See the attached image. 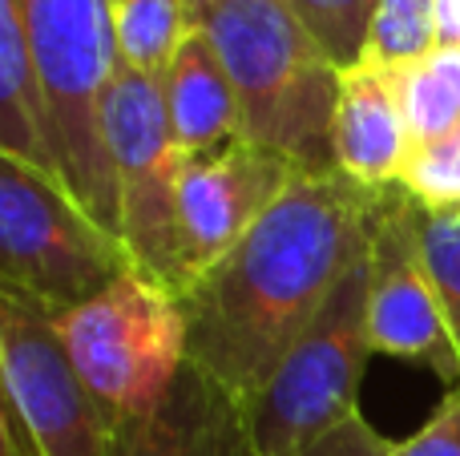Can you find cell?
Instances as JSON below:
<instances>
[{"mask_svg":"<svg viewBox=\"0 0 460 456\" xmlns=\"http://www.w3.org/2000/svg\"><path fill=\"white\" fill-rule=\"evenodd\" d=\"M388 190L343 170H299L259 226L182 291L190 368L238 412L372 250Z\"/></svg>","mask_w":460,"mask_h":456,"instance_id":"6da1fadb","label":"cell"},{"mask_svg":"<svg viewBox=\"0 0 460 456\" xmlns=\"http://www.w3.org/2000/svg\"><path fill=\"white\" fill-rule=\"evenodd\" d=\"M199 29L234 81L246 142L299 170H332L343 69L283 0H199Z\"/></svg>","mask_w":460,"mask_h":456,"instance_id":"7a4b0ae2","label":"cell"},{"mask_svg":"<svg viewBox=\"0 0 460 456\" xmlns=\"http://www.w3.org/2000/svg\"><path fill=\"white\" fill-rule=\"evenodd\" d=\"M53 118L61 182L102 226L121 234L118 182L102 129V101L118 73L113 0H13Z\"/></svg>","mask_w":460,"mask_h":456,"instance_id":"3957f363","label":"cell"},{"mask_svg":"<svg viewBox=\"0 0 460 456\" xmlns=\"http://www.w3.org/2000/svg\"><path fill=\"white\" fill-rule=\"evenodd\" d=\"M129 267L121 234L97 223L61 178L0 153V295L61 320Z\"/></svg>","mask_w":460,"mask_h":456,"instance_id":"277c9868","label":"cell"},{"mask_svg":"<svg viewBox=\"0 0 460 456\" xmlns=\"http://www.w3.org/2000/svg\"><path fill=\"white\" fill-rule=\"evenodd\" d=\"M367 255L343 275L262 392L238 412L246 456H303L359 412V384L376 355L367 331Z\"/></svg>","mask_w":460,"mask_h":456,"instance_id":"5b68a950","label":"cell"},{"mask_svg":"<svg viewBox=\"0 0 460 456\" xmlns=\"http://www.w3.org/2000/svg\"><path fill=\"white\" fill-rule=\"evenodd\" d=\"M53 323L77 376L113 425L154 412L190 368L182 299L142 267H129L102 295Z\"/></svg>","mask_w":460,"mask_h":456,"instance_id":"8992f818","label":"cell"},{"mask_svg":"<svg viewBox=\"0 0 460 456\" xmlns=\"http://www.w3.org/2000/svg\"><path fill=\"white\" fill-rule=\"evenodd\" d=\"M102 129L118 182L121 242L134 267L182 291V242H178V186H182V150L166 110V89L158 77L118 65L102 101Z\"/></svg>","mask_w":460,"mask_h":456,"instance_id":"52a82bcc","label":"cell"},{"mask_svg":"<svg viewBox=\"0 0 460 456\" xmlns=\"http://www.w3.org/2000/svg\"><path fill=\"white\" fill-rule=\"evenodd\" d=\"M4 436L24 456H113V420L77 376L53 315L0 295Z\"/></svg>","mask_w":460,"mask_h":456,"instance_id":"ba28073f","label":"cell"},{"mask_svg":"<svg viewBox=\"0 0 460 456\" xmlns=\"http://www.w3.org/2000/svg\"><path fill=\"white\" fill-rule=\"evenodd\" d=\"M367 331L376 355L429 368L440 384L460 388V355L420 247V206L400 186L388 190L367 250Z\"/></svg>","mask_w":460,"mask_h":456,"instance_id":"9c48e42d","label":"cell"},{"mask_svg":"<svg viewBox=\"0 0 460 456\" xmlns=\"http://www.w3.org/2000/svg\"><path fill=\"white\" fill-rule=\"evenodd\" d=\"M295 174H299V166L291 158L246 142V137L186 162L182 186H178L182 291L215 263H223L267 218V210L283 198Z\"/></svg>","mask_w":460,"mask_h":456,"instance_id":"30bf717a","label":"cell"},{"mask_svg":"<svg viewBox=\"0 0 460 456\" xmlns=\"http://www.w3.org/2000/svg\"><path fill=\"white\" fill-rule=\"evenodd\" d=\"M412 158V134L388 65L356 61L340 77L335 170L372 190H392Z\"/></svg>","mask_w":460,"mask_h":456,"instance_id":"8fae6325","label":"cell"},{"mask_svg":"<svg viewBox=\"0 0 460 456\" xmlns=\"http://www.w3.org/2000/svg\"><path fill=\"white\" fill-rule=\"evenodd\" d=\"M246 456L238 408L202 376L186 368L154 412L113 428V456Z\"/></svg>","mask_w":460,"mask_h":456,"instance_id":"7c38bea8","label":"cell"},{"mask_svg":"<svg viewBox=\"0 0 460 456\" xmlns=\"http://www.w3.org/2000/svg\"><path fill=\"white\" fill-rule=\"evenodd\" d=\"M166 110L182 158H202L243 137V110L223 57L215 53L207 32H194L162 77Z\"/></svg>","mask_w":460,"mask_h":456,"instance_id":"4fadbf2b","label":"cell"},{"mask_svg":"<svg viewBox=\"0 0 460 456\" xmlns=\"http://www.w3.org/2000/svg\"><path fill=\"white\" fill-rule=\"evenodd\" d=\"M0 153L61 178L53 118L13 0H0Z\"/></svg>","mask_w":460,"mask_h":456,"instance_id":"5bb4252c","label":"cell"},{"mask_svg":"<svg viewBox=\"0 0 460 456\" xmlns=\"http://www.w3.org/2000/svg\"><path fill=\"white\" fill-rule=\"evenodd\" d=\"M194 32H199V0H113L118 65L142 77H166Z\"/></svg>","mask_w":460,"mask_h":456,"instance_id":"9a60e30c","label":"cell"},{"mask_svg":"<svg viewBox=\"0 0 460 456\" xmlns=\"http://www.w3.org/2000/svg\"><path fill=\"white\" fill-rule=\"evenodd\" d=\"M412 150L460 126V45H440L392 69Z\"/></svg>","mask_w":460,"mask_h":456,"instance_id":"2e32d148","label":"cell"},{"mask_svg":"<svg viewBox=\"0 0 460 456\" xmlns=\"http://www.w3.org/2000/svg\"><path fill=\"white\" fill-rule=\"evenodd\" d=\"M432 48H440V0H380L359 61L396 69Z\"/></svg>","mask_w":460,"mask_h":456,"instance_id":"e0dca14e","label":"cell"},{"mask_svg":"<svg viewBox=\"0 0 460 456\" xmlns=\"http://www.w3.org/2000/svg\"><path fill=\"white\" fill-rule=\"evenodd\" d=\"M376 4L380 0H283L287 13L311 32V40L340 69H351L364 57L367 37H372Z\"/></svg>","mask_w":460,"mask_h":456,"instance_id":"ac0fdd59","label":"cell"},{"mask_svg":"<svg viewBox=\"0 0 460 456\" xmlns=\"http://www.w3.org/2000/svg\"><path fill=\"white\" fill-rule=\"evenodd\" d=\"M396 186L429 215H460V126L416 145Z\"/></svg>","mask_w":460,"mask_h":456,"instance_id":"d6986e66","label":"cell"},{"mask_svg":"<svg viewBox=\"0 0 460 456\" xmlns=\"http://www.w3.org/2000/svg\"><path fill=\"white\" fill-rule=\"evenodd\" d=\"M420 247L424 263L437 283L440 307H445L448 336L460 355V215H429L420 210Z\"/></svg>","mask_w":460,"mask_h":456,"instance_id":"ffe728a7","label":"cell"},{"mask_svg":"<svg viewBox=\"0 0 460 456\" xmlns=\"http://www.w3.org/2000/svg\"><path fill=\"white\" fill-rule=\"evenodd\" d=\"M392 456H460V388H448L437 412L408 441H400Z\"/></svg>","mask_w":460,"mask_h":456,"instance_id":"44dd1931","label":"cell"},{"mask_svg":"<svg viewBox=\"0 0 460 456\" xmlns=\"http://www.w3.org/2000/svg\"><path fill=\"white\" fill-rule=\"evenodd\" d=\"M396 444L384 441L364 417H348L340 428H332L327 436H319L303 456H392Z\"/></svg>","mask_w":460,"mask_h":456,"instance_id":"7402d4cb","label":"cell"},{"mask_svg":"<svg viewBox=\"0 0 460 456\" xmlns=\"http://www.w3.org/2000/svg\"><path fill=\"white\" fill-rule=\"evenodd\" d=\"M440 45H460V0H440Z\"/></svg>","mask_w":460,"mask_h":456,"instance_id":"603a6c76","label":"cell"},{"mask_svg":"<svg viewBox=\"0 0 460 456\" xmlns=\"http://www.w3.org/2000/svg\"><path fill=\"white\" fill-rule=\"evenodd\" d=\"M4 456H24L21 449H16V444L13 441H8V436H4Z\"/></svg>","mask_w":460,"mask_h":456,"instance_id":"cb8c5ba5","label":"cell"}]
</instances>
